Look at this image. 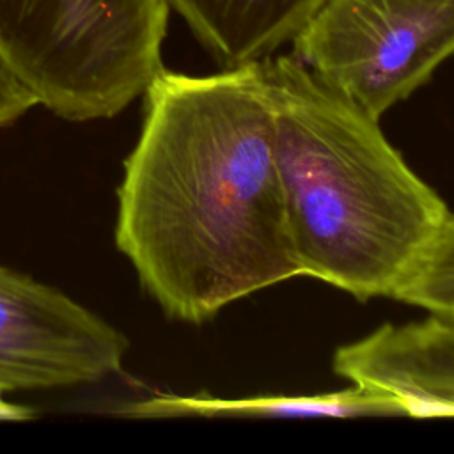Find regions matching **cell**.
Here are the masks:
<instances>
[{
  "mask_svg": "<svg viewBox=\"0 0 454 454\" xmlns=\"http://www.w3.org/2000/svg\"><path fill=\"white\" fill-rule=\"evenodd\" d=\"M128 337L66 293L0 266V394L99 383L121 372Z\"/></svg>",
  "mask_w": 454,
  "mask_h": 454,
  "instance_id": "cell-5",
  "label": "cell"
},
{
  "mask_svg": "<svg viewBox=\"0 0 454 454\" xmlns=\"http://www.w3.org/2000/svg\"><path fill=\"white\" fill-rule=\"evenodd\" d=\"M262 62L300 273L356 300L394 298L450 209L388 142L378 117L294 55Z\"/></svg>",
  "mask_w": 454,
  "mask_h": 454,
  "instance_id": "cell-2",
  "label": "cell"
},
{
  "mask_svg": "<svg viewBox=\"0 0 454 454\" xmlns=\"http://www.w3.org/2000/svg\"><path fill=\"white\" fill-rule=\"evenodd\" d=\"M129 417H227V419H264V417H408L404 406L392 395L355 385L301 395H248L218 397L209 394L168 395L160 394L128 403L119 410Z\"/></svg>",
  "mask_w": 454,
  "mask_h": 454,
  "instance_id": "cell-8",
  "label": "cell"
},
{
  "mask_svg": "<svg viewBox=\"0 0 454 454\" xmlns=\"http://www.w3.org/2000/svg\"><path fill=\"white\" fill-rule=\"evenodd\" d=\"M333 372L392 395L408 417H454V316L381 325L339 346Z\"/></svg>",
  "mask_w": 454,
  "mask_h": 454,
  "instance_id": "cell-6",
  "label": "cell"
},
{
  "mask_svg": "<svg viewBox=\"0 0 454 454\" xmlns=\"http://www.w3.org/2000/svg\"><path fill=\"white\" fill-rule=\"evenodd\" d=\"M117 188L115 245L172 319L200 325L300 273L273 156L264 62L161 69Z\"/></svg>",
  "mask_w": 454,
  "mask_h": 454,
  "instance_id": "cell-1",
  "label": "cell"
},
{
  "mask_svg": "<svg viewBox=\"0 0 454 454\" xmlns=\"http://www.w3.org/2000/svg\"><path fill=\"white\" fill-rule=\"evenodd\" d=\"M323 0H167L204 48L234 67L293 41Z\"/></svg>",
  "mask_w": 454,
  "mask_h": 454,
  "instance_id": "cell-7",
  "label": "cell"
},
{
  "mask_svg": "<svg viewBox=\"0 0 454 454\" xmlns=\"http://www.w3.org/2000/svg\"><path fill=\"white\" fill-rule=\"evenodd\" d=\"M37 101L0 62V129L30 112Z\"/></svg>",
  "mask_w": 454,
  "mask_h": 454,
  "instance_id": "cell-10",
  "label": "cell"
},
{
  "mask_svg": "<svg viewBox=\"0 0 454 454\" xmlns=\"http://www.w3.org/2000/svg\"><path fill=\"white\" fill-rule=\"evenodd\" d=\"M293 44L319 80L381 119L454 53V0H323Z\"/></svg>",
  "mask_w": 454,
  "mask_h": 454,
  "instance_id": "cell-4",
  "label": "cell"
},
{
  "mask_svg": "<svg viewBox=\"0 0 454 454\" xmlns=\"http://www.w3.org/2000/svg\"><path fill=\"white\" fill-rule=\"evenodd\" d=\"M167 0H0V62L51 114L110 119L163 69Z\"/></svg>",
  "mask_w": 454,
  "mask_h": 454,
  "instance_id": "cell-3",
  "label": "cell"
},
{
  "mask_svg": "<svg viewBox=\"0 0 454 454\" xmlns=\"http://www.w3.org/2000/svg\"><path fill=\"white\" fill-rule=\"evenodd\" d=\"M34 417V410L18 403H11L4 399L0 394V420H27Z\"/></svg>",
  "mask_w": 454,
  "mask_h": 454,
  "instance_id": "cell-11",
  "label": "cell"
},
{
  "mask_svg": "<svg viewBox=\"0 0 454 454\" xmlns=\"http://www.w3.org/2000/svg\"><path fill=\"white\" fill-rule=\"evenodd\" d=\"M397 301L431 314L454 316V213L420 257L413 271L395 291Z\"/></svg>",
  "mask_w": 454,
  "mask_h": 454,
  "instance_id": "cell-9",
  "label": "cell"
}]
</instances>
